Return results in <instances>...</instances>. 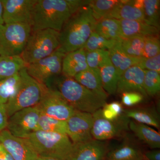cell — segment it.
<instances>
[{"instance_id":"cell-19","label":"cell","mask_w":160,"mask_h":160,"mask_svg":"<svg viewBox=\"0 0 160 160\" xmlns=\"http://www.w3.org/2000/svg\"><path fill=\"white\" fill-rule=\"evenodd\" d=\"M123 39L134 36H158L159 29L145 22L132 20H119Z\"/></svg>"},{"instance_id":"cell-42","label":"cell","mask_w":160,"mask_h":160,"mask_svg":"<svg viewBox=\"0 0 160 160\" xmlns=\"http://www.w3.org/2000/svg\"><path fill=\"white\" fill-rule=\"evenodd\" d=\"M0 157L3 160H14L10 153L0 143Z\"/></svg>"},{"instance_id":"cell-38","label":"cell","mask_w":160,"mask_h":160,"mask_svg":"<svg viewBox=\"0 0 160 160\" xmlns=\"http://www.w3.org/2000/svg\"><path fill=\"white\" fill-rule=\"evenodd\" d=\"M144 70H154L160 72V55L150 58H142L138 66Z\"/></svg>"},{"instance_id":"cell-1","label":"cell","mask_w":160,"mask_h":160,"mask_svg":"<svg viewBox=\"0 0 160 160\" xmlns=\"http://www.w3.org/2000/svg\"><path fill=\"white\" fill-rule=\"evenodd\" d=\"M90 1L37 0L32 10V31L51 29L60 32L72 14Z\"/></svg>"},{"instance_id":"cell-34","label":"cell","mask_w":160,"mask_h":160,"mask_svg":"<svg viewBox=\"0 0 160 160\" xmlns=\"http://www.w3.org/2000/svg\"><path fill=\"white\" fill-rule=\"evenodd\" d=\"M86 61L89 68L99 69L110 61L108 50L98 49L90 52L86 51Z\"/></svg>"},{"instance_id":"cell-15","label":"cell","mask_w":160,"mask_h":160,"mask_svg":"<svg viewBox=\"0 0 160 160\" xmlns=\"http://www.w3.org/2000/svg\"><path fill=\"white\" fill-rule=\"evenodd\" d=\"M108 152L104 141L92 139L72 143L71 152L66 160H106Z\"/></svg>"},{"instance_id":"cell-24","label":"cell","mask_w":160,"mask_h":160,"mask_svg":"<svg viewBox=\"0 0 160 160\" xmlns=\"http://www.w3.org/2000/svg\"><path fill=\"white\" fill-rule=\"evenodd\" d=\"M27 66L21 56L0 55V81L17 74Z\"/></svg>"},{"instance_id":"cell-25","label":"cell","mask_w":160,"mask_h":160,"mask_svg":"<svg viewBox=\"0 0 160 160\" xmlns=\"http://www.w3.org/2000/svg\"><path fill=\"white\" fill-rule=\"evenodd\" d=\"M102 85L107 94H114L117 90L118 82L120 76L112 64L111 61L100 68Z\"/></svg>"},{"instance_id":"cell-10","label":"cell","mask_w":160,"mask_h":160,"mask_svg":"<svg viewBox=\"0 0 160 160\" xmlns=\"http://www.w3.org/2000/svg\"><path fill=\"white\" fill-rule=\"evenodd\" d=\"M38 105L42 113L61 121H67L76 111L58 92L46 86Z\"/></svg>"},{"instance_id":"cell-22","label":"cell","mask_w":160,"mask_h":160,"mask_svg":"<svg viewBox=\"0 0 160 160\" xmlns=\"http://www.w3.org/2000/svg\"><path fill=\"white\" fill-rule=\"evenodd\" d=\"M129 127L140 140L150 148H160L159 132L147 125L137 122L134 121L129 122Z\"/></svg>"},{"instance_id":"cell-16","label":"cell","mask_w":160,"mask_h":160,"mask_svg":"<svg viewBox=\"0 0 160 160\" xmlns=\"http://www.w3.org/2000/svg\"><path fill=\"white\" fill-rule=\"evenodd\" d=\"M145 70L139 66H135L127 69L120 77L118 82V93L127 92H136L147 97L144 87Z\"/></svg>"},{"instance_id":"cell-3","label":"cell","mask_w":160,"mask_h":160,"mask_svg":"<svg viewBox=\"0 0 160 160\" xmlns=\"http://www.w3.org/2000/svg\"><path fill=\"white\" fill-rule=\"evenodd\" d=\"M97 20L89 5L72 15L59 32V48L65 53L84 48L94 31Z\"/></svg>"},{"instance_id":"cell-5","label":"cell","mask_w":160,"mask_h":160,"mask_svg":"<svg viewBox=\"0 0 160 160\" xmlns=\"http://www.w3.org/2000/svg\"><path fill=\"white\" fill-rule=\"evenodd\" d=\"M38 156L52 157L66 160L72 149V142L67 134L36 131L26 138Z\"/></svg>"},{"instance_id":"cell-29","label":"cell","mask_w":160,"mask_h":160,"mask_svg":"<svg viewBox=\"0 0 160 160\" xmlns=\"http://www.w3.org/2000/svg\"><path fill=\"white\" fill-rule=\"evenodd\" d=\"M38 130L66 134V121L56 119L41 112L36 131Z\"/></svg>"},{"instance_id":"cell-27","label":"cell","mask_w":160,"mask_h":160,"mask_svg":"<svg viewBox=\"0 0 160 160\" xmlns=\"http://www.w3.org/2000/svg\"><path fill=\"white\" fill-rule=\"evenodd\" d=\"M106 160H144V157L138 148L126 143L108 152Z\"/></svg>"},{"instance_id":"cell-40","label":"cell","mask_w":160,"mask_h":160,"mask_svg":"<svg viewBox=\"0 0 160 160\" xmlns=\"http://www.w3.org/2000/svg\"><path fill=\"white\" fill-rule=\"evenodd\" d=\"M8 119L6 104L0 105V131L7 128Z\"/></svg>"},{"instance_id":"cell-30","label":"cell","mask_w":160,"mask_h":160,"mask_svg":"<svg viewBox=\"0 0 160 160\" xmlns=\"http://www.w3.org/2000/svg\"><path fill=\"white\" fill-rule=\"evenodd\" d=\"M145 22L159 29V0H143Z\"/></svg>"},{"instance_id":"cell-11","label":"cell","mask_w":160,"mask_h":160,"mask_svg":"<svg viewBox=\"0 0 160 160\" xmlns=\"http://www.w3.org/2000/svg\"><path fill=\"white\" fill-rule=\"evenodd\" d=\"M92 123V114L76 110L66 121V134L72 143L92 139L91 134Z\"/></svg>"},{"instance_id":"cell-45","label":"cell","mask_w":160,"mask_h":160,"mask_svg":"<svg viewBox=\"0 0 160 160\" xmlns=\"http://www.w3.org/2000/svg\"><path fill=\"white\" fill-rule=\"evenodd\" d=\"M0 160H3L2 159V158L1 157H0Z\"/></svg>"},{"instance_id":"cell-13","label":"cell","mask_w":160,"mask_h":160,"mask_svg":"<svg viewBox=\"0 0 160 160\" xmlns=\"http://www.w3.org/2000/svg\"><path fill=\"white\" fill-rule=\"evenodd\" d=\"M0 143L14 160H36L38 157L26 139L14 136L7 129L0 131Z\"/></svg>"},{"instance_id":"cell-6","label":"cell","mask_w":160,"mask_h":160,"mask_svg":"<svg viewBox=\"0 0 160 160\" xmlns=\"http://www.w3.org/2000/svg\"><path fill=\"white\" fill-rule=\"evenodd\" d=\"M59 46V32L51 29L32 31L21 56L29 65L49 56Z\"/></svg>"},{"instance_id":"cell-17","label":"cell","mask_w":160,"mask_h":160,"mask_svg":"<svg viewBox=\"0 0 160 160\" xmlns=\"http://www.w3.org/2000/svg\"><path fill=\"white\" fill-rule=\"evenodd\" d=\"M143 0H122L106 18L145 22Z\"/></svg>"},{"instance_id":"cell-32","label":"cell","mask_w":160,"mask_h":160,"mask_svg":"<svg viewBox=\"0 0 160 160\" xmlns=\"http://www.w3.org/2000/svg\"><path fill=\"white\" fill-rule=\"evenodd\" d=\"M20 81L19 72L0 81V105H5L14 94Z\"/></svg>"},{"instance_id":"cell-20","label":"cell","mask_w":160,"mask_h":160,"mask_svg":"<svg viewBox=\"0 0 160 160\" xmlns=\"http://www.w3.org/2000/svg\"><path fill=\"white\" fill-rule=\"evenodd\" d=\"M73 78L82 86L104 99L106 100L108 97V94L104 90L102 85L99 69L89 68L76 75Z\"/></svg>"},{"instance_id":"cell-39","label":"cell","mask_w":160,"mask_h":160,"mask_svg":"<svg viewBox=\"0 0 160 160\" xmlns=\"http://www.w3.org/2000/svg\"><path fill=\"white\" fill-rule=\"evenodd\" d=\"M122 94V103L128 107L135 106L141 103L144 97L141 93L136 92H127Z\"/></svg>"},{"instance_id":"cell-2","label":"cell","mask_w":160,"mask_h":160,"mask_svg":"<svg viewBox=\"0 0 160 160\" xmlns=\"http://www.w3.org/2000/svg\"><path fill=\"white\" fill-rule=\"evenodd\" d=\"M45 86L58 92L77 111L92 114L102 109L106 103V100L82 86L73 78L62 74L52 79Z\"/></svg>"},{"instance_id":"cell-18","label":"cell","mask_w":160,"mask_h":160,"mask_svg":"<svg viewBox=\"0 0 160 160\" xmlns=\"http://www.w3.org/2000/svg\"><path fill=\"white\" fill-rule=\"evenodd\" d=\"M88 68L86 51L83 48L66 53L63 60L62 74L67 77L73 78Z\"/></svg>"},{"instance_id":"cell-41","label":"cell","mask_w":160,"mask_h":160,"mask_svg":"<svg viewBox=\"0 0 160 160\" xmlns=\"http://www.w3.org/2000/svg\"><path fill=\"white\" fill-rule=\"evenodd\" d=\"M144 160H160V151L158 149L147 151L143 155Z\"/></svg>"},{"instance_id":"cell-7","label":"cell","mask_w":160,"mask_h":160,"mask_svg":"<svg viewBox=\"0 0 160 160\" xmlns=\"http://www.w3.org/2000/svg\"><path fill=\"white\" fill-rule=\"evenodd\" d=\"M32 32L29 23L0 25V55L21 56Z\"/></svg>"},{"instance_id":"cell-23","label":"cell","mask_w":160,"mask_h":160,"mask_svg":"<svg viewBox=\"0 0 160 160\" xmlns=\"http://www.w3.org/2000/svg\"><path fill=\"white\" fill-rule=\"evenodd\" d=\"M94 31L107 39L121 41L123 39L120 21L116 19L106 18L98 20Z\"/></svg>"},{"instance_id":"cell-44","label":"cell","mask_w":160,"mask_h":160,"mask_svg":"<svg viewBox=\"0 0 160 160\" xmlns=\"http://www.w3.org/2000/svg\"><path fill=\"white\" fill-rule=\"evenodd\" d=\"M4 24L3 18V6L2 0H0V25Z\"/></svg>"},{"instance_id":"cell-36","label":"cell","mask_w":160,"mask_h":160,"mask_svg":"<svg viewBox=\"0 0 160 160\" xmlns=\"http://www.w3.org/2000/svg\"><path fill=\"white\" fill-rule=\"evenodd\" d=\"M123 109L122 103L114 102L107 104L102 108L103 117L111 121H116L122 116Z\"/></svg>"},{"instance_id":"cell-37","label":"cell","mask_w":160,"mask_h":160,"mask_svg":"<svg viewBox=\"0 0 160 160\" xmlns=\"http://www.w3.org/2000/svg\"><path fill=\"white\" fill-rule=\"evenodd\" d=\"M160 44L158 36L145 37L143 57L150 58L160 54Z\"/></svg>"},{"instance_id":"cell-31","label":"cell","mask_w":160,"mask_h":160,"mask_svg":"<svg viewBox=\"0 0 160 160\" xmlns=\"http://www.w3.org/2000/svg\"><path fill=\"white\" fill-rule=\"evenodd\" d=\"M120 2L119 0H94L90 1L89 6L98 21L106 18Z\"/></svg>"},{"instance_id":"cell-26","label":"cell","mask_w":160,"mask_h":160,"mask_svg":"<svg viewBox=\"0 0 160 160\" xmlns=\"http://www.w3.org/2000/svg\"><path fill=\"white\" fill-rule=\"evenodd\" d=\"M123 113L126 117L134 120L137 122L153 126L158 129L160 128L158 114L150 109L142 108L124 109Z\"/></svg>"},{"instance_id":"cell-9","label":"cell","mask_w":160,"mask_h":160,"mask_svg":"<svg viewBox=\"0 0 160 160\" xmlns=\"http://www.w3.org/2000/svg\"><path fill=\"white\" fill-rule=\"evenodd\" d=\"M41 113L38 105L17 112L8 119L6 129L14 136L26 138L36 131Z\"/></svg>"},{"instance_id":"cell-33","label":"cell","mask_w":160,"mask_h":160,"mask_svg":"<svg viewBox=\"0 0 160 160\" xmlns=\"http://www.w3.org/2000/svg\"><path fill=\"white\" fill-rule=\"evenodd\" d=\"M119 41L107 39L93 31L84 47L86 52H90L98 49L109 50Z\"/></svg>"},{"instance_id":"cell-4","label":"cell","mask_w":160,"mask_h":160,"mask_svg":"<svg viewBox=\"0 0 160 160\" xmlns=\"http://www.w3.org/2000/svg\"><path fill=\"white\" fill-rule=\"evenodd\" d=\"M19 74L18 86L6 104L9 118L20 110L37 105L42 97L46 87L30 76L26 67L19 72Z\"/></svg>"},{"instance_id":"cell-12","label":"cell","mask_w":160,"mask_h":160,"mask_svg":"<svg viewBox=\"0 0 160 160\" xmlns=\"http://www.w3.org/2000/svg\"><path fill=\"white\" fill-rule=\"evenodd\" d=\"M37 0H2L4 24H31L33 7Z\"/></svg>"},{"instance_id":"cell-8","label":"cell","mask_w":160,"mask_h":160,"mask_svg":"<svg viewBox=\"0 0 160 160\" xmlns=\"http://www.w3.org/2000/svg\"><path fill=\"white\" fill-rule=\"evenodd\" d=\"M65 53L59 47L49 56L29 64L26 67L28 74L43 85L62 74Z\"/></svg>"},{"instance_id":"cell-28","label":"cell","mask_w":160,"mask_h":160,"mask_svg":"<svg viewBox=\"0 0 160 160\" xmlns=\"http://www.w3.org/2000/svg\"><path fill=\"white\" fill-rule=\"evenodd\" d=\"M145 37L134 36L122 39L120 41V46L123 51L132 57H143Z\"/></svg>"},{"instance_id":"cell-43","label":"cell","mask_w":160,"mask_h":160,"mask_svg":"<svg viewBox=\"0 0 160 160\" xmlns=\"http://www.w3.org/2000/svg\"><path fill=\"white\" fill-rule=\"evenodd\" d=\"M36 160H62L57 158L52 157L45 156H38Z\"/></svg>"},{"instance_id":"cell-35","label":"cell","mask_w":160,"mask_h":160,"mask_svg":"<svg viewBox=\"0 0 160 160\" xmlns=\"http://www.w3.org/2000/svg\"><path fill=\"white\" fill-rule=\"evenodd\" d=\"M144 87L147 95L154 96L160 90L159 72L154 70H145Z\"/></svg>"},{"instance_id":"cell-14","label":"cell","mask_w":160,"mask_h":160,"mask_svg":"<svg viewBox=\"0 0 160 160\" xmlns=\"http://www.w3.org/2000/svg\"><path fill=\"white\" fill-rule=\"evenodd\" d=\"M92 114L93 123L91 134L94 139L105 141L116 137L121 134L125 127V120L121 122L126 117L125 116L118 121H109L103 117L102 109H98Z\"/></svg>"},{"instance_id":"cell-21","label":"cell","mask_w":160,"mask_h":160,"mask_svg":"<svg viewBox=\"0 0 160 160\" xmlns=\"http://www.w3.org/2000/svg\"><path fill=\"white\" fill-rule=\"evenodd\" d=\"M120 41L109 49V52L112 64L121 77L123 72L130 67L137 66L142 57H132L126 54L121 48Z\"/></svg>"}]
</instances>
